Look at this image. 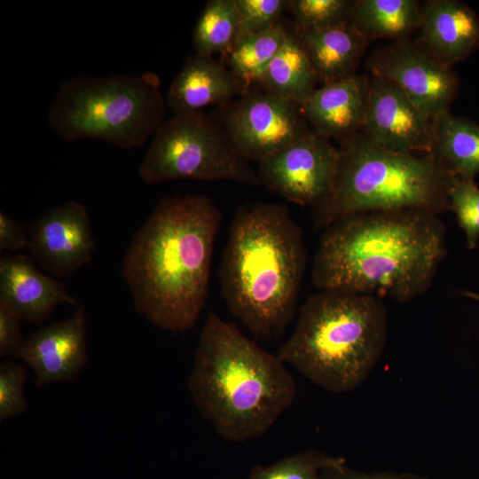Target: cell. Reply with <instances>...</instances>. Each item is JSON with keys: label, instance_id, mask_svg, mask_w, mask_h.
Here are the masks:
<instances>
[{"label": "cell", "instance_id": "6da1fadb", "mask_svg": "<svg viewBox=\"0 0 479 479\" xmlns=\"http://www.w3.org/2000/svg\"><path fill=\"white\" fill-rule=\"evenodd\" d=\"M445 232L438 215L420 209L343 216L323 229L312 284L407 302L431 285L447 254Z\"/></svg>", "mask_w": 479, "mask_h": 479}, {"label": "cell", "instance_id": "7a4b0ae2", "mask_svg": "<svg viewBox=\"0 0 479 479\" xmlns=\"http://www.w3.org/2000/svg\"><path fill=\"white\" fill-rule=\"evenodd\" d=\"M222 215L205 195L157 203L133 235L122 277L134 307L166 331L192 327L205 307L215 240Z\"/></svg>", "mask_w": 479, "mask_h": 479}, {"label": "cell", "instance_id": "3957f363", "mask_svg": "<svg viewBox=\"0 0 479 479\" xmlns=\"http://www.w3.org/2000/svg\"><path fill=\"white\" fill-rule=\"evenodd\" d=\"M192 399L216 433L244 442L267 432L296 397L285 363L216 313L207 316L188 380Z\"/></svg>", "mask_w": 479, "mask_h": 479}, {"label": "cell", "instance_id": "277c9868", "mask_svg": "<svg viewBox=\"0 0 479 479\" xmlns=\"http://www.w3.org/2000/svg\"><path fill=\"white\" fill-rule=\"evenodd\" d=\"M306 261L302 230L287 207L238 210L219 268L231 313L256 337L280 334L294 316Z\"/></svg>", "mask_w": 479, "mask_h": 479}, {"label": "cell", "instance_id": "5b68a950", "mask_svg": "<svg viewBox=\"0 0 479 479\" xmlns=\"http://www.w3.org/2000/svg\"><path fill=\"white\" fill-rule=\"evenodd\" d=\"M387 339V312L377 296L319 290L301 308L278 356L333 392L352 391L377 365Z\"/></svg>", "mask_w": 479, "mask_h": 479}, {"label": "cell", "instance_id": "8992f818", "mask_svg": "<svg viewBox=\"0 0 479 479\" xmlns=\"http://www.w3.org/2000/svg\"><path fill=\"white\" fill-rule=\"evenodd\" d=\"M339 144L336 181L330 197L312 211L315 229L366 211H451L449 189L456 175L432 154L390 151L361 132Z\"/></svg>", "mask_w": 479, "mask_h": 479}, {"label": "cell", "instance_id": "52a82bcc", "mask_svg": "<svg viewBox=\"0 0 479 479\" xmlns=\"http://www.w3.org/2000/svg\"><path fill=\"white\" fill-rule=\"evenodd\" d=\"M153 72L65 80L48 109V121L65 141L92 138L122 149L143 146L165 121L166 98Z\"/></svg>", "mask_w": 479, "mask_h": 479}, {"label": "cell", "instance_id": "ba28073f", "mask_svg": "<svg viewBox=\"0 0 479 479\" xmlns=\"http://www.w3.org/2000/svg\"><path fill=\"white\" fill-rule=\"evenodd\" d=\"M138 176L147 185L177 179L261 184L258 173L204 111L173 114L153 134Z\"/></svg>", "mask_w": 479, "mask_h": 479}, {"label": "cell", "instance_id": "9c48e42d", "mask_svg": "<svg viewBox=\"0 0 479 479\" xmlns=\"http://www.w3.org/2000/svg\"><path fill=\"white\" fill-rule=\"evenodd\" d=\"M210 114L240 154L258 163L311 130L300 105L252 87Z\"/></svg>", "mask_w": 479, "mask_h": 479}, {"label": "cell", "instance_id": "30bf717a", "mask_svg": "<svg viewBox=\"0 0 479 479\" xmlns=\"http://www.w3.org/2000/svg\"><path fill=\"white\" fill-rule=\"evenodd\" d=\"M341 161L339 147L310 130L258 163L261 184L293 203L320 207L330 197Z\"/></svg>", "mask_w": 479, "mask_h": 479}, {"label": "cell", "instance_id": "8fae6325", "mask_svg": "<svg viewBox=\"0 0 479 479\" xmlns=\"http://www.w3.org/2000/svg\"><path fill=\"white\" fill-rule=\"evenodd\" d=\"M372 75L385 78L433 119L450 112L459 80L450 67L416 40L394 41L374 50L366 61Z\"/></svg>", "mask_w": 479, "mask_h": 479}, {"label": "cell", "instance_id": "7c38bea8", "mask_svg": "<svg viewBox=\"0 0 479 479\" xmlns=\"http://www.w3.org/2000/svg\"><path fill=\"white\" fill-rule=\"evenodd\" d=\"M369 92L361 133L385 149L430 154L434 119L390 81L369 75Z\"/></svg>", "mask_w": 479, "mask_h": 479}, {"label": "cell", "instance_id": "4fadbf2b", "mask_svg": "<svg viewBox=\"0 0 479 479\" xmlns=\"http://www.w3.org/2000/svg\"><path fill=\"white\" fill-rule=\"evenodd\" d=\"M28 249L38 265L53 277L65 278L88 264L95 251L92 227L83 204L57 205L30 224Z\"/></svg>", "mask_w": 479, "mask_h": 479}, {"label": "cell", "instance_id": "5bb4252c", "mask_svg": "<svg viewBox=\"0 0 479 479\" xmlns=\"http://www.w3.org/2000/svg\"><path fill=\"white\" fill-rule=\"evenodd\" d=\"M14 357L32 368L37 387L75 381L87 361L84 310L31 334Z\"/></svg>", "mask_w": 479, "mask_h": 479}, {"label": "cell", "instance_id": "9a60e30c", "mask_svg": "<svg viewBox=\"0 0 479 479\" xmlns=\"http://www.w3.org/2000/svg\"><path fill=\"white\" fill-rule=\"evenodd\" d=\"M0 299L21 320L32 324L47 320L59 304H78L64 283L43 273L33 259L19 254H4L0 258Z\"/></svg>", "mask_w": 479, "mask_h": 479}, {"label": "cell", "instance_id": "2e32d148", "mask_svg": "<svg viewBox=\"0 0 479 479\" xmlns=\"http://www.w3.org/2000/svg\"><path fill=\"white\" fill-rule=\"evenodd\" d=\"M250 88L213 56L195 53L185 60L172 81L166 102L173 114L194 113L209 106L225 105Z\"/></svg>", "mask_w": 479, "mask_h": 479}, {"label": "cell", "instance_id": "e0dca14e", "mask_svg": "<svg viewBox=\"0 0 479 479\" xmlns=\"http://www.w3.org/2000/svg\"><path fill=\"white\" fill-rule=\"evenodd\" d=\"M369 76L356 74L318 87L302 105L311 130L339 143L359 133L366 111Z\"/></svg>", "mask_w": 479, "mask_h": 479}, {"label": "cell", "instance_id": "ac0fdd59", "mask_svg": "<svg viewBox=\"0 0 479 479\" xmlns=\"http://www.w3.org/2000/svg\"><path fill=\"white\" fill-rule=\"evenodd\" d=\"M420 35L416 40L444 64L452 67L479 45V19L457 0H428L421 4Z\"/></svg>", "mask_w": 479, "mask_h": 479}, {"label": "cell", "instance_id": "d6986e66", "mask_svg": "<svg viewBox=\"0 0 479 479\" xmlns=\"http://www.w3.org/2000/svg\"><path fill=\"white\" fill-rule=\"evenodd\" d=\"M294 31L321 85L356 75L370 43L351 21L321 30Z\"/></svg>", "mask_w": 479, "mask_h": 479}, {"label": "cell", "instance_id": "ffe728a7", "mask_svg": "<svg viewBox=\"0 0 479 479\" xmlns=\"http://www.w3.org/2000/svg\"><path fill=\"white\" fill-rule=\"evenodd\" d=\"M255 84L301 106L318 88L315 71L294 29Z\"/></svg>", "mask_w": 479, "mask_h": 479}, {"label": "cell", "instance_id": "44dd1931", "mask_svg": "<svg viewBox=\"0 0 479 479\" xmlns=\"http://www.w3.org/2000/svg\"><path fill=\"white\" fill-rule=\"evenodd\" d=\"M421 4L416 0H355L350 21L369 42L409 39L420 27Z\"/></svg>", "mask_w": 479, "mask_h": 479}, {"label": "cell", "instance_id": "7402d4cb", "mask_svg": "<svg viewBox=\"0 0 479 479\" xmlns=\"http://www.w3.org/2000/svg\"><path fill=\"white\" fill-rule=\"evenodd\" d=\"M430 154L454 175L474 180L479 173V125L450 112L437 116Z\"/></svg>", "mask_w": 479, "mask_h": 479}, {"label": "cell", "instance_id": "603a6c76", "mask_svg": "<svg viewBox=\"0 0 479 479\" xmlns=\"http://www.w3.org/2000/svg\"><path fill=\"white\" fill-rule=\"evenodd\" d=\"M289 29L281 21L255 34H242L225 55L229 68L249 85L255 84L285 43Z\"/></svg>", "mask_w": 479, "mask_h": 479}, {"label": "cell", "instance_id": "cb8c5ba5", "mask_svg": "<svg viewBox=\"0 0 479 479\" xmlns=\"http://www.w3.org/2000/svg\"><path fill=\"white\" fill-rule=\"evenodd\" d=\"M240 30L235 0L207 2L195 24L192 42L196 53L223 57L230 51Z\"/></svg>", "mask_w": 479, "mask_h": 479}, {"label": "cell", "instance_id": "d4e9b609", "mask_svg": "<svg viewBox=\"0 0 479 479\" xmlns=\"http://www.w3.org/2000/svg\"><path fill=\"white\" fill-rule=\"evenodd\" d=\"M345 463L342 457L309 449L268 466L254 467L246 479H322L325 470L345 466Z\"/></svg>", "mask_w": 479, "mask_h": 479}, {"label": "cell", "instance_id": "484cf974", "mask_svg": "<svg viewBox=\"0 0 479 479\" xmlns=\"http://www.w3.org/2000/svg\"><path fill=\"white\" fill-rule=\"evenodd\" d=\"M355 0H290L287 9L298 32L321 30L350 22Z\"/></svg>", "mask_w": 479, "mask_h": 479}, {"label": "cell", "instance_id": "4316f807", "mask_svg": "<svg viewBox=\"0 0 479 479\" xmlns=\"http://www.w3.org/2000/svg\"><path fill=\"white\" fill-rule=\"evenodd\" d=\"M449 199L451 211L465 232L467 247L474 249L479 240V187L473 179L455 176Z\"/></svg>", "mask_w": 479, "mask_h": 479}, {"label": "cell", "instance_id": "83f0119b", "mask_svg": "<svg viewBox=\"0 0 479 479\" xmlns=\"http://www.w3.org/2000/svg\"><path fill=\"white\" fill-rule=\"evenodd\" d=\"M240 16L239 35L268 30L281 22L286 0H235Z\"/></svg>", "mask_w": 479, "mask_h": 479}, {"label": "cell", "instance_id": "f1b7e54d", "mask_svg": "<svg viewBox=\"0 0 479 479\" xmlns=\"http://www.w3.org/2000/svg\"><path fill=\"white\" fill-rule=\"evenodd\" d=\"M26 367L15 362L0 365V421L25 412L27 404L23 393Z\"/></svg>", "mask_w": 479, "mask_h": 479}, {"label": "cell", "instance_id": "f546056e", "mask_svg": "<svg viewBox=\"0 0 479 479\" xmlns=\"http://www.w3.org/2000/svg\"><path fill=\"white\" fill-rule=\"evenodd\" d=\"M21 318L0 299V357L15 356L25 340L20 328Z\"/></svg>", "mask_w": 479, "mask_h": 479}, {"label": "cell", "instance_id": "4dcf8cb0", "mask_svg": "<svg viewBox=\"0 0 479 479\" xmlns=\"http://www.w3.org/2000/svg\"><path fill=\"white\" fill-rule=\"evenodd\" d=\"M28 231L20 222L0 212V251L13 253L28 248Z\"/></svg>", "mask_w": 479, "mask_h": 479}, {"label": "cell", "instance_id": "1f68e13d", "mask_svg": "<svg viewBox=\"0 0 479 479\" xmlns=\"http://www.w3.org/2000/svg\"><path fill=\"white\" fill-rule=\"evenodd\" d=\"M322 479H421L410 475H397L389 474H370L350 469L345 466L326 469L323 472Z\"/></svg>", "mask_w": 479, "mask_h": 479}]
</instances>
